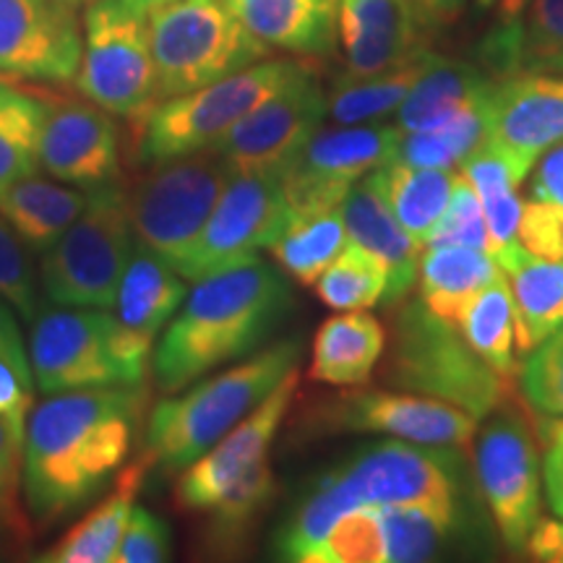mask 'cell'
Returning <instances> with one entry per match:
<instances>
[{
  "instance_id": "1",
  "label": "cell",
  "mask_w": 563,
  "mask_h": 563,
  "mask_svg": "<svg viewBox=\"0 0 563 563\" xmlns=\"http://www.w3.org/2000/svg\"><path fill=\"white\" fill-rule=\"evenodd\" d=\"M141 386L53 394L26 420L21 481L32 519L53 525L81 509L129 460L144 418Z\"/></svg>"
},
{
  "instance_id": "2",
  "label": "cell",
  "mask_w": 563,
  "mask_h": 563,
  "mask_svg": "<svg viewBox=\"0 0 563 563\" xmlns=\"http://www.w3.org/2000/svg\"><path fill=\"white\" fill-rule=\"evenodd\" d=\"M292 302L290 282L262 256L199 279L154 347L157 389L183 391L211 371L258 352Z\"/></svg>"
},
{
  "instance_id": "3",
  "label": "cell",
  "mask_w": 563,
  "mask_h": 563,
  "mask_svg": "<svg viewBox=\"0 0 563 563\" xmlns=\"http://www.w3.org/2000/svg\"><path fill=\"white\" fill-rule=\"evenodd\" d=\"M300 365V342L282 340L228 371L167 394L146 420V460L180 473L251 415Z\"/></svg>"
},
{
  "instance_id": "4",
  "label": "cell",
  "mask_w": 563,
  "mask_h": 563,
  "mask_svg": "<svg viewBox=\"0 0 563 563\" xmlns=\"http://www.w3.org/2000/svg\"><path fill=\"white\" fill-rule=\"evenodd\" d=\"M308 63V58H264L188 95L159 100L136 123L133 157L139 165L154 167L211 150L232 125L292 81Z\"/></svg>"
},
{
  "instance_id": "5",
  "label": "cell",
  "mask_w": 563,
  "mask_h": 563,
  "mask_svg": "<svg viewBox=\"0 0 563 563\" xmlns=\"http://www.w3.org/2000/svg\"><path fill=\"white\" fill-rule=\"evenodd\" d=\"M389 382L441 399L481 422L509 399L511 382L488 368L464 342L460 327L441 321L422 300L402 302L394 321Z\"/></svg>"
},
{
  "instance_id": "6",
  "label": "cell",
  "mask_w": 563,
  "mask_h": 563,
  "mask_svg": "<svg viewBox=\"0 0 563 563\" xmlns=\"http://www.w3.org/2000/svg\"><path fill=\"white\" fill-rule=\"evenodd\" d=\"M157 100L188 95L269 58L228 0H173L150 13Z\"/></svg>"
},
{
  "instance_id": "7",
  "label": "cell",
  "mask_w": 563,
  "mask_h": 563,
  "mask_svg": "<svg viewBox=\"0 0 563 563\" xmlns=\"http://www.w3.org/2000/svg\"><path fill=\"white\" fill-rule=\"evenodd\" d=\"M133 249L129 191L121 180L95 188L79 220L40 256L42 292L55 306L110 311Z\"/></svg>"
},
{
  "instance_id": "8",
  "label": "cell",
  "mask_w": 563,
  "mask_h": 563,
  "mask_svg": "<svg viewBox=\"0 0 563 563\" xmlns=\"http://www.w3.org/2000/svg\"><path fill=\"white\" fill-rule=\"evenodd\" d=\"M230 178L228 165L211 150L154 165L129 194L136 245L188 282L201 232Z\"/></svg>"
},
{
  "instance_id": "9",
  "label": "cell",
  "mask_w": 563,
  "mask_h": 563,
  "mask_svg": "<svg viewBox=\"0 0 563 563\" xmlns=\"http://www.w3.org/2000/svg\"><path fill=\"white\" fill-rule=\"evenodd\" d=\"M76 89L110 115L139 123L157 104L150 13L123 0H91L84 9Z\"/></svg>"
},
{
  "instance_id": "10",
  "label": "cell",
  "mask_w": 563,
  "mask_h": 563,
  "mask_svg": "<svg viewBox=\"0 0 563 563\" xmlns=\"http://www.w3.org/2000/svg\"><path fill=\"white\" fill-rule=\"evenodd\" d=\"M475 475L506 548L522 551L543 509V462L532 428L517 410L501 405L485 418L475 443Z\"/></svg>"
},
{
  "instance_id": "11",
  "label": "cell",
  "mask_w": 563,
  "mask_h": 563,
  "mask_svg": "<svg viewBox=\"0 0 563 563\" xmlns=\"http://www.w3.org/2000/svg\"><path fill=\"white\" fill-rule=\"evenodd\" d=\"M402 131L394 123H355L321 129L282 173L292 220L340 209L365 175L394 159Z\"/></svg>"
},
{
  "instance_id": "12",
  "label": "cell",
  "mask_w": 563,
  "mask_h": 563,
  "mask_svg": "<svg viewBox=\"0 0 563 563\" xmlns=\"http://www.w3.org/2000/svg\"><path fill=\"white\" fill-rule=\"evenodd\" d=\"M327 118V91L308 63L292 81L232 125L211 152L220 154L230 175L285 173Z\"/></svg>"
},
{
  "instance_id": "13",
  "label": "cell",
  "mask_w": 563,
  "mask_h": 563,
  "mask_svg": "<svg viewBox=\"0 0 563 563\" xmlns=\"http://www.w3.org/2000/svg\"><path fill=\"white\" fill-rule=\"evenodd\" d=\"M290 222L282 173L232 175L201 232L188 282L253 262L258 253L269 251Z\"/></svg>"
},
{
  "instance_id": "14",
  "label": "cell",
  "mask_w": 563,
  "mask_h": 563,
  "mask_svg": "<svg viewBox=\"0 0 563 563\" xmlns=\"http://www.w3.org/2000/svg\"><path fill=\"white\" fill-rule=\"evenodd\" d=\"M460 449L389 439L334 470L355 506H412L456 501Z\"/></svg>"
},
{
  "instance_id": "15",
  "label": "cell",
  "mask_w": 563,
  "mask_h": 563,
  "mask_svg": "<svg viewBox=\"0 0 563 563\" xmlns=\"http://www.w3.org/2000/svg\"><path fill=\"white\" fill-rule=\"evenodd\" d=\"M30 332V363L37 391L45 397L68 391L125 386L110 355L108 311L97 308H42Z\"/></svg>"
},
{
  "instance_id": "16",
  "label": "cell",
  "mask_w": 563,
  "mask_h": 563,
  "mask_svg": "<svg viewBox=\"0 0 563 563\" xmlns=\"http://www.w3.org/2000/svg\"><path fill=\"white\" fill-rule=\"evenodd\" d=\"M188 287L154 253L136 245L131 264L108 311L110 355L125 386H144L154 347L186 300Z\"/></svg>"
},
{
  "instance_id": "17",
  "label": "cell",
  "mask_w": 563,
  "mask_h": 563,
  "mask_svg": "<svg viewBox=\"0 0 563 563\" xmlns=\"http://www.w3.org/2000/svg\"><path fill=\"white\" fill-rule=\"evenodd\" d=\"M298 384L300 368H292L256 410L245 415L207 454L180 470L175 483V504L183 511H211L251 467L269 460L272 441L290 412Z\"/></svg>"
},
{
  "instance_id": "18",
  "label": "cell",
  "mask_w": 563,
  "mask_h": 563,
  "mask_svg": "<svg viewBox=\"0 0 563 563\" xmlns=\"http://www.w3.org/2000/svg\"><path fill=\"white\" fill-rule=\"evenodd\" d=\"M81 19L60 0H0V74L70 84L81 63Z\"/></svg>"
},
{
  "instance_id": "19",
  "label": "cell",
  "mask_w": 563,
  "mask_h": 563,
  "mask_svg": "<svg viewBox=\"0 0 563 563\" xmlns=\"http://www.w3.org/2000/svg\"><path fill=\"white\" fill-rule=\"evenodd\" d=\"M121 129L115 115L89 100L51 97L40 167L68 186L95 188L121 180Z\"/></svg>"
},
{
  "instance_id": "20",
  "label": "cell",
  "mask_w": 563,
  "mask_h": 563,
  "mask_svg": "<svg viewBox=\"0 0 563 563\" xmlns=\"http://www.w3.org/2000/svg\"><path fill=\"white\" fill-rule=\"evenodd\" d=\"M332 426L355 433H384L426 446L467 449L477 420L460 407L412 391H357L329 405Z\"/></svg>"
},
{
  "instance_id": "21",
  "label": "cell",
  "mask_w": 563,
  "mask_h": 563,
  "mask_svg": "<svg viewBox=\"0 0 563 563\" xmlns=\"http://www.w3.org/2000/svg\"><path fill=\"white\" fill-rule=\"evenodd\" d=\"M418 0H336V47L347 76H371L431 51Z\"/></svg>"
},
{
  "instance_id": "22",
  "label": "cell",
  "mask_w": 563,
  "mask_h": 563,
  "mask_svg": "<svg viewBox=\"0 0 563 563\" xmlns=\"http://www.w3.org/2000/svg\"><path fill=\"white\" fill-rule=\"evenodd\" d=\"M488 141L530 175L534 162L563 141V74L519 70L498 79Z\"/></svg>"
},
{
  "instance_id": "23",
  "label": "cell",
  "mask_w": 563,
  "mask_h": 563,
  "mask_svg": "<svg viewBox=\"0 0 563 563\" xmlns=\"http://www.w3.org/2000/svg\"><path fill=\"white\" fill-rule=\"evenodd\" d=\"M344 228L352 243L363 245L389 269V292H386V306H397L407 298L420 274L422 245L415 243L391 209L386 207L384 196L378 194L371 173L361 183L350 188L340 203Z\"/></svg>"
},
{
  "instance_id": "24",
  "label": "cell",
  "mask_w": 563,
  "mask_h": 563,
  "mask_svg": "<svg viewBox=\"0 0 563 563\" xmlns=\"http://www.w3.org/2000/svg\"><path fill=\"white\" fill-rule=\"evenodd\" d=\"M269 51L316 58L336 51V0H228Z\"/></svg>"
},
{
  "instance_id": "25",
  "label": "cell",
  "mask_w": 563,
  "mask_h": 563,
  "mask_svg": "<svg viewBox=\"0 0 563 563\" xmlns=\"http://www.w3.org/2000/svg\"><path fill=\"white\" fill-rule=\"evenodd\" d=\"M89 199L91 191L87 188L34 173L5 191L0 199V217L34 256H42L79 220L89 207Z\"/></svg>"
},
{
  "instance_id": "26",
  "label": "cell",
  "mask_w": 563,
  "mask_h": 563,
  "mask_svg": "<svg viewBox=\"0 0 563 563\" xmlns=\"http://www.w3.org/2000/svg\"><path fill=\"white\" fill-rule=\"evenodd\" d=\"M386 352V329L365 311H336L313 336L311 378L329 386H363Z\"/></svg>"
},
{
  "instance_id": "27",
  "label": "cell",
  "mask_w": 563,
  "mask_h": 563,
  "mask_svg": "<svg viewBox=\"0 0 563 563\" xmlns=\"http://www.w3.org/2000/svg\"><path fill=\"white\" fill-rule=\"evenodd\" d=\"M498 266L511 287L517 350L527 355L563 323V262L538 258L519 245Z\"/></svg>"
},
{
  "instance_id": "28",
  "label": "cell",
  "mask_w": 563,
  "mask_h": 563,
  "mask_svg": "<svg viewBox=\"0 0 563 563\" xmlns=\"http://www.w3.org/2000/svg\"><path fill=\"white\" fill-rule=\"evenodd\" d=\"M504 269L488 251L467 245H428L420 256L418 290L422 306L441 321L460 327L464 308Z\"/></svg>"
},
{
  "instance_id": "29",
  "label": "cell",
  "mask_w": 563,
  "mask_h": 563,
  "mask_svg": "<svg viewBox=\"0 0 563 563\" xmlns=\"http://www.w3.org/2000/svg\"><path fill=\"white\" fill-rule=\"evenodd\" d=\"M496 81V76H490L481 63L456 60L435 53L407 100L394 112L397 115L394 125L402 133L435 129L475 97L490 91Z\"/></svg>"
},
{
  "instance_id": "30",
  "label": "cell",
  "mask_w": 563,
  "mask_h": 563,
  "mask_svg": "<svg viewBox=\"0 0 563 563\" xmlns=\"http://www.w3.org/2000/svg\"><path fill=\"white\" fill-rule=\"evenodd\" d=\"M51 91L0 74V199L19 180L40 173V146Z\"/></svg>"
},
{
  "instance_id": "31",
  "label": "cell",
  "mask_w": 563,
  "mask_h": 563,
  "mask_svg": "<svg viewBox=\"0 0 563 563\" xmlns=\"http://www.w3.org/2000/svg\"><path fill=\"white\" fill-rule=\"evenodd\" d=\"M144 462L125 467L115 475V488L104 501L74 525L51 551L42 553L45 563H112L118 545L136 509V498L144 485Z\"/></svg>"
},
{
  "instance_id": "32",
  "label": "cell",
  "mask_w": 563,
  "mask_h": 563,
  "mask_svg": "<svg viewBox=\"0 0 563 563\" xmlns=\"http://www.w3.org/2000/svg\"><path fill=\"white\" fill-rule=\"evenodd\" d=\"M460 170H441V167H412L405 162H386L371 173L378 194L384 196L386 207L397 217V222L410 232L415 243L422 249L441 214L452 199L454 183Z\"/></svg>"
},
{
  "instance_id": "33",
  "label": "cell",
  "mask_w": 563,
  "mask_h": 563,
  "mask_svg": "<svg viewBox=\"0 0 563 563\" xmlns=\"http://www.w3.org/2000/svg\"><path fill=\"white\" fill-rule=\"evenodd\" d=\"M433 51H426L418 58L371 76L340 74L332 81V89L327 91L329 118L340 125H355L394 115L418 84L428 63L433 60Z\"/></svg>"
},
{
  "instance_id": "34",
  "label": "cell",
  "mask_w": 563,
  "mask_h": 563,
  "mask_svg": "<svg viewBox=\"0 0 563 563\" xmlns=\"http://www.w3.org/2000/svg\"><path fill=\"white\" fill-rule=\"evenodd\" d=\"M460 332L475 355L498 376L506 382H514L519 376L522 355L517 350L511 287L506 274L470 300L460 319Z\"/></svg>"
},
{
  "instance_id": "35",
  "label": "cell",
  "mask_w": 563,
  "mask_h": 563,
  "mask_svg": "<svg viewBox=\"0 0 563 563\" xmlns=\"http://www.w3.org/2000/svg\"><path fill=\"white\" fill-rule=\"evenodd\" d=\"M347 243L350 235L344 228L342 211L332 209L323 214L292 220L269 245V253L287 277H292L298 285L311 287Z\"/></svg>"
},
{
  "instance_id": "36",
  "label": "cell",
  "mask_w": 563,
  "mask_h": 563,
  "mask_svg": "<svg viewBox=\"0 0 563 563\" xmlns=\"http://www.w3.org/2000/svg\"><path fill=\"white\" fill-rule=\"evenodd\" d=\"M386 563L431 561L460 527V501L382 506Z\"/></svg>"
},
{
  "instance_id": "37",
  "label": "cell",
  "mask_w": 563,
  "mask_h": 563,
  "mask_svg": "<svg viewBox=\"0 0 563 563\" xmlns=\"http://www.w3.org/2000/svg\"><path fill=\"white\" fill-rule=\"evenodd\" d=\"M313 287L319 300L332 311H368L386 300L389 269L376 253L350 241Z\"/></svg>"
},
{
  "instance_id": "38",
  "label": "cell",
  "mask_w": 563,
  "mask_h": 563,
  "mask_svg": "<svg viewBox=\"0 0 563 563\" xmlns=\"http://www.w3.org/2000/svg\"><path fill=\"white\" fill-rule=\"evenodd\" d=\"M311 563H386L382 509L355 506L340 514L313 551Z\"/></svg>"
},
{
  "instance_id": "39",
  "label": "cell",
  "mask_w": 563,
  "mask_h": 563,
  "mask_svg": "<svg viewBox=\"0 0 563 563\" xmlns=\"http://www.w3.org/2000/svg\"><path fill=\"white\" fill-rule=\"evenodd\" d=\"M42 295L34 253L0 217V298L13 306L21 321L32 323L42 313Z\"/></svg>"
},
{
  "instance_id": "40",
  "label": "cell",
  "mask_w": 563,
  "mask_h": 563,
  "mask_svg": "<svg viewBox=\"0 0 563 563\" xmlns=\"http://www.w3.org/2000/svg\"><path fill=\"white\" fill-rule=\"evenodd\" d=\"M519 386L534 412L543 418H563V323L527 352V361L519 368Z\"/></svg>"
},
{
  "instance_id": "41",
  "label": "cell",
  "mask_w": 563,
  "mask_h": 563,
  "mask_svg": "<svg viewBox=\"0 0 563 563\" xmlns=\"http://www.w3.org/2000/svg\"><path fill=\"white\" fill-rule=\"evenodd\" d=\"M519 70L563 74V0H530Z\"/></svg>"
},
{
  "instance_id": "42",
  "label": "cell",
  "mask_w": 563,
  "mask_h": 563,
  "mask_svg": "<svg viewBox=\"0 0 563 563\" xmlns=\"http://www.w3.org/2000/svg\"><path fill=\"white\" fill-rule=\"evenodd\" d=\"M527 9L530 0H498L493 9V21L477 45V55L481 66L496 79L519 74Z\"/></svg>"
},
{
  "instance_id": "43",
  "label": "cell",
  "mask_w": 563,
  "mask_h": 563,
  "mask_svg": "<svg viewBox=\"0 0 563 563\" xmlns=\"http://www.w3.org/2000/svg\"><path fill=\"white\" fill-rule=\"evenodd\" d=\"M428 245H467V249L488 251V222H485L481 196L462 173L456 175L452 199L428 238Z\"/></svg>"
},
{
  "instance_id": "44",
  "label": "cell",
  "mask_w": 563,
  "mask_h": 563,
  "mask_svg": "<svg viewBox=\"0 0 563 563\" xmlns=\"http://www.w3.org/2000/svg\"><path fill=\"white\" fill-rule=\"evenodd\" d=\"M274 493V473L269 460L258 462L251 467L241 481L220 498L214 509L207 511L214 519L217 530L222 534H232L235 530L251 525L253 517H258Z\"/></svg>"
},
{
  "instance_id": "45",
  "label": "cell",
  "mask_w": 563,
  "mask_h": 563,
  "mask_svg": "<svg viewBox=\"0 0 563 563\" xmlns=\"http://www.w3.org/2000/svg\"><path fill=\"white\" fill-rule=\"evenodd\" d=\"M34 371L30 352L0 350V420L24 439L26 420L34 410Z\"/></svg>"
},
{
  "instance_id": "46",
  "label": "cell",
  "mask_w": 563,
  "mask_h": 563,
  "mask_svg": "<svg viewBox=\"0 0 563 563\" xmlns=\"http://www.w3.org/2000/svg\"><path fill=\"white\" fill-rule=\"evenodd\" d=\"M173 534L165 519L136 504L112 563H162L170 559Z\"/></svg>"
},
{
  "instance_id": "47",
  "label": "cell",
  "mask_w": 563,
  "mask_h": 563,
  "mask_svg": "<svg viewBox=\"0 0 563 563\" xmlns=\"http://www.w3.org/2000/svg\"><path fill=\"white\" fill-rule=\"evenodd\" d=\"M21 452H24V439L0 420V530L13 534L26 532V517L19 504V496L24 493Z\"/></svg>"
},
{
  "instance_id": "48",
  "label": "cell",
  "mask_w": 563,
  "mask_h": 563,
  "mask_svg": "<svg viewBox=\"0 0 563 563\" xmlns=\"http://www.w3.org/2000/svg\"><path fill=\"white\" fill-rule=\"evenodd\" d=\"M517 238L532 256L563 262V207L538 199L525 201Z\"/></svg>"
},
{
  "instance_id": "49",
  "label": "cell",
  "mask_w": 563,
  "mask_h": 563,
  "mask_svg": "<svg viewBox=\"0 0 563 563\" xmlns=\"http://www.w3.org/2000/svg\"><path fill=\"white\" fill-rule=\"evenodd\" d=\"M530 199L563 207V141L548 150L543 159L534 162V173L530 175Z\"/></svg>"
},
{
  "instance_id": "50",
  "label": "cell",
  "mask_w": 563,
  "mask_h": 563,
  "mask_svg": "<svg viewBox=\"0 0 563 563\" xmlns=\"http://www.w3.org/2000/svg\"><path fill=\"white\" fill-rule=\"evenodd\" d=\"M522 551L532 561L563 563V519L540 517L527 534Z\"/></svg>"
},
{
  "instance_id": "51",
  "label": "cell",
  "mask_w": 563,
  "mask_h": 563,
  "mask_svg": "<svg viewBox=\"0 0 563 563\" xmlns=\"http://www.w3.org/2000/svg\"><path fill=\"white\" fill-rule=\"evenodd\" d=\"M418 5L428 30L435 37L441 30H449V26L460 21L464 9H467V0H418Z\"/></svg>"
},
{
  "instance_id": "52",
  "label": "cell",
  "mask_w": 563,
  "mask_h": 563,
  "mask_svg": "<svg viewBox=\"0 0 563 563\" xmlns=\"http://www.w3.org/2000/svg\"><path fill=\"white\" fill-rule=\"evenodd\" d=\"M543 485H545V496H548V501H551L553 511L563 519V452H559V449L545 446Z\"/></svg>"
},
{
  "instance_id": "53",
  "label": "cell",
  "mask_w": 563,
  "mask_h": 563,
  "mask_svg": "<svg viewBox=\"0 0 563 563\" xmlns=\"http://www.w3.org/2000/svg\"><path fill=\"white\" fill-rule=\"evenodd\" d=\"M0 350L30 352L24 344V334H21L19 313L3 298H0Z\"/></svg>"
},
{
  "instance_id": "54",
  "label": "cell",
  "mask_w": 563,
  "mask_h": 563,
  "mask_svg": "<svg viewBox=\"0 0 563 563\" xmlns=\"http://www.w3.org/2000/svg\"><path fill=\"white\" fill-rule=\"evenodd\" d=\"M540 441H545L548 449L563 452V418H545L540 422Z\"/></svg>"
},
{
  "instance_id": "55",
  "label": "cell",
  "mask_w": 563,
  "mask_h": 563,
  "mask_svg": "<svg viewBox=\"0 0 563 563\" xmlns=\"http://www.w3.org/2000/svg\"><path fill=\"white\" fill-rule=\"evenodd\" d=\"M123 3H129L131 9H136L141 13H152L154 9H159V5L173 3V0H123Z\"/></svg>"
},
{
  "instance_id": "56",
  "label": "cell",
  "mask_w": 563,
  "mask_h": 563,
  "mask_svg": "<svg viewBox=\"0 0 563 563\" xmlns=\"http://www.w3.org/2000/svg\"><path fill=\"white\" fill-rule=\"evenodd\" d=\"M60 3H63V5H68L70 11H76V13H79V11L87 9V5L91 3V0H60Z\"/></svg>"
},
{
  "instance_id": "57",
  "label": "cell",
  "mask_w": 563,
  "mask_h": 563,
  "mask_svg": "<svg viewBox=\"0 0 563 563\" xmlns=\"http://www.w3.org/2000/svg\"><path fill=\"white\" fill-rule=\"evenodd\" d=\"M496 3H498V0H475L477 11H481V13H490L493 9H496Z\"/></svg>"
}]
</instances>
